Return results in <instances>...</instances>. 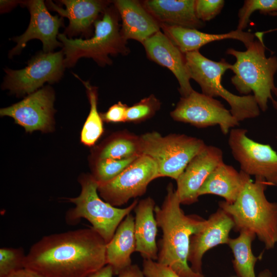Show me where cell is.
<instances>
[{"mask_svg":"<svg viewBox=\"0 0 277 277\" xmlns=\"http://www.w3.org/2000/svg\"><path fill=\"white\" fill-rule=\"evenodd\" d=\"M60 2L65 6V9L51 1H48V6L61 17L68 18L69 24L64 34L69 38L78 34L88 37L92 24L110 4L109 1L98 0H62Z\"/></svg>","mask_w":277,"mask_h":277,"instance_id":"ac0fdd59","label":"cell"},{"mask_svg":"<svg viewBox=\"0 0 277 277\" xmlns=\"http://www.w3.org/2000/svg\"><path fill=\"white\" fill-rule=\"evenodd\" d=\"M113 4L122 19L121 32L125 41L135 39L143 44L160 31V24L140 2L117 0Z\"/></svg>","mask_w":277,"mask_h":277,"instance_id":"ffe728a7","label":"cell"},{"mask_svg":"<svg viewBox=\"0 0 277 277\" xmlns=\"http://www.w3.org/2000/svg\"><path fill=\"white\" fill-rule=\"evenodd\" d=\"M142 270L145 277H181L169 267L152 260L144 259Z\"/></svg>","mask_w":277,"mask_h":277,"instance_id":"d6a6232c","label":"cell"},{"mask_svg":"<svg viewBox=\"0 0 277 277\" xmlns=\"http://www.w3.org/2000/svg\"><path fill=\"white\" fill-rule=\"evenodd\" d=\"M270 15L277 16V12L272 13Z\"/></svg>","mask_w":277,"mask_h":277,"instance_id":"60d3db41","label":"cell"},{"mask_svg":"<svg viewBox=\"0 0 277 277\" xmlns=\"http://www.w3.org/2000/svg\"><path fill=\"white\" fill-rule=\"evenodd\" d=\"M164 33L184 54L199 50L202 46L211 42L233 39L242 42L247 48L254 40L255 34L236 30L222 34H210L197 29L160 24Z\"/></svg>","mask_w":277,"mask_h":277,"instance_id":"d6986e66","label":"cell"},{"mask_svg":"<svg viewBox=\"0 0 277 277\" xmlns=\"http://www.w3.org/2000/svg\"><path fill=\"white\" fill-rule=\"evenodd\" d=\"M142 154L156 163L160 177L176 180L190 161L207 145L201 139L184 134L162 136L153 131L140 136Z\"/></svg>","mask_w":277,"mask_h":277,"instance_id":"ba28073f","label":"cell"},{"mask_svg":"<svg viewBox=\"0 0 277 277\" xmlns=\"http://www.w3.org/2000/svg\"><path fill=\"white\" fill-rule=\"evenodd\" d=\"M148 56L158 64L169 69L177 78L182 97L188 95L193 90L186 65L185 54L160 30L142 44Z\"/></svg>","mask_w":277,"mask_h":277,"instance_id":"e0dca14e","label":"cell"},{"mask_svg":"<svg viewBox=\"0 0 277 277\" xmlns=\"http://www.w3.org/2000/svg\"><path fill=\"white\" fill-rule=\"evenodd\" d=\"M160 102L153 95L141 100L128 107L126 115V122L139 123L153 116L160 107Z\"/></svg>","mask_w":277,"mask_h":277,"instance_id":"4dcf8cb0","label":"cell"},{"mask_svg":"<svg viewBox=\"0 0 277 277\" xmlns=\"http://www.w3.org/2000/svg\"><path fill=\"white\" fill-rule=\"evenodd\" d=\"M224 4L223 0H195V14L203 22L210 21L221 12Z\"/></svg>","mask_w":277,"mask_h":277,"instance_id":"1f68e13d","label":"cell"},{"mask_svg":"<svg viewBox=\"0 0 277 277\" xmlns=\"http://www.w3.org/2000/svg\"><path fill=\"white\" fill-rule=\"evenodd\" d=\"M106 244L92 227L44 236L31 247L24 268L46 277H87L107 265Z\"/></svg>","mask_w":277,"mask_h":277,"instance_id":"6da1fadb","label":"cell"},{"mask_svg":"<svg viewBox=\"0 0 277 277\" xmlns=\"http://www.w3.org/2000/svg\"><path fill=\"white\" fill-rule=\"evenodd\" d=\"M26 255L20 248L3 247L0 249V277H8L24 268Z\"/></svg>","mask_w":277,"mask_h":277,"instance_id":"f546056e","label":"cell"},{"mask_svg":"<svg viewBox=\"0 0 277 277\" xmlns=\"http://www.w3.org/2000/svg\"><path fill=\"white\" fill-rule=\"evenodd\" d=\"M222 150L214 146L206 147L188 163L176 180V192L181 204L197 201L199 190L209 174L223 163Z\"/></svg>","mask_w":277,"mask_h":277,"instance_id":"9a60e30c","label":"cell"},{"mask_svg":"<svg viewBox=\"0 0 277 277\" xmlns=\"http://www.w3.org/2000/svg\"><path fill=\"white\" fill-rule=\"evenodd\" d=\"M141 155L140 136L124 132L113 136L99 149L97 159L122 160Z\"/></svg>","mask_w":277,"mask_h":277,"instance_id":"484cf974","label":"cell"},{"mask_svg":"<svg viewBox=\"0 0 277 277\" xmlns=\"http://www.w3.org/2000/svg\"><path fill=\"white\" fill-rule=\"evenodd\" d=\"M170 115L174 121L198 128L219 125L225 135L240 125L230 110L220 101L194 90L188 95L180 98Z\"/></svg>","mask_w":277,"mask_h":277,"instance_id":"7c38bea8","label":"cell"},{"mask_svg":"<svg viewBox=\"0 0 277 277\" xmlns=\"http://www.w3.org/2000/svg\"><path fill=\"white\" fill-rule=\"evenodd\" d=\"M63 50L56 52H40L22 69L5 68L3 87L17 94H30L46 82H56L63 75L65 68Z\"/></svg>","mask_w":277,"mask_h":277,"instance_id":"30bf717a","label":"cell"},{"mask_svg":"<svg viewBox=\"0 0 277 277\" xmlns=\"http://www.w3.org/2000/svg\"><path fill=\"white\" fill-rule=\"evenodd\" d=\"M249 176L223 162L209 174L201 186L199 195L215 194L232 204L237 199Z\"/></svg>","mask_w":277,"mask_h":277,"instance_id":"603a6c76","label":"cell"},{"mask_svg":"<svg viewBox=\"0 0 277 277\" xmlns=\"http://www.w3.org/2000/svg\"><path fill=\"white\" fill-rule=\"evenodd\" d=\"M256 39L241 51L228 48L227 54L236 58L231 70L234 73L231 82L242 94L249 95L253 92L260 109L266 111L269 100L273 98L272 91L275 87L274 77L277 72V57H266L263 32L255 34Z\"/></svg>","mask_w":277,"mask_h":277,"instance_id":"277c9868","label":"cell"},{"mask_svg":"<svg viewBox=\"0 0 277 277\" xmlns=\"http://www.w3.org/2000/svg\"><path fill=\"white\" fill-rule=\"evenodd\" d=\"M21 1H1V12H6L14 8L18 4H21Z\"/></svg>","mask_w":277,"mask_h":277,"instance_id":"74e56055","label":"cell"},{"mask_svg":"<svg viewBox=\"0 0 277 277\" xmlns=\"http://www.w3.org/2000/svg\"><path fill=\"white\" fill-rule=\"evenodd\" d=\"M146 10L159 24L197 29L205 26L195 12V0H147Z\"/></svg>","mask_w":277,"mask_h":277,"instance_id":"44dd1931","label":"cell"},{"mask_svg":"<svg viewBox=\"0 0 277 277\" xmlns=\"http://www.w3.org/2000/svg\"><path fill=\"white\" fill-rule=\"evenodd\" d=\"M118 277H145L143 270L136 264H131L117 275Z\"/></svg>","mask_w":277,"mask_h":277,"instance_id":"e575fe53","label":"cell"},{"mask_svg":"<svg viewBox=\"0 0 277 277\" xmlns=\"http://www.w3.org/2000/svg\"><path fill=\"white\" fill-rule=\"evenodd\" d=\"M138 156L122 160L97 159L92 175L99 184L108 182L122 173Z\"/></svg>","mask_w":277,"mask_h":277,"instance_id":"83f0119b","label":"cell"},{"mask_svg":"<svg viewBox=\"0 0 277 277\" xmlns=\"http://www.w3.org/2000/svg\"></svg>","mask_w":277,"mask_h":277,"instance_id":"b9f144b4","label":"cell"},{"mask_svg":"<svg viewBox=\"0 0 277 277\" xmlns=\"http://www.w3.org/2000/svg\"><path fill=\"white\" fill-rule=\"evenodd\" d=\"M234 227L231 217L221 208L212 214L205 226L190 238L188 262L191 268L199 274L202 272V259L209 249L220 244H227L229 233Z\"/></svg>","mask_w":277,"mask_h":277,"instance_id":"2e32d148","label":"cell"},{"mask_svg":"<svg viewBox=\"0 0 277 277\" xmlns=\"http://www.w3.org/2000/svg\"><path fill=\"white\" fill-rule=\"evenodd\" d=\"M21 4L28 8L30 12V23L23 34L14 38L16 45L9 51V57L19 54L27 43L33 39L42 42L43 52L45 53L52 52L56 47L63 46L56 38L59 28L64 25L63 17L52 15L42 0L21 1Z\"/></svg>","mask_w":277,"mask_h":277,"instance_id":"4fadbf2b","label":"cell"},{"mask_svg":"<svg viewBox=\"0 0 277 277\" xmlns=\"http://www.w3.org/2000/svg\"><path fill=\"white\" fill-rule=\"evenodd\" d=\"M258 277H272V274L270 270L265 269L259 273Z\"/></svg>","mask_w":277,"mask_h":277,"instance_id":"ab89813d","label":"cell"},{"mask_svg":"<svg viewBox=\"0 0 277 277\" xmlns=\"http://www.w3.org/2000/svg\"><path fill=\"white\" fill-rule=\"evenodd\" d=\"M185 56L190 78L199 85L202 93L224 99L230 106L231 114L239 122L260 115V109L253 95H236L223 86L222 75L231 69V64L224 58L219 62L212 61L199 50L187 52Z\"/></svg>","mask_w":277,"mask_h":277,"instance_id":"8992f818","label":"cell"},{"mask_svg":"<svg viewBox=\"0 0 277 277\" xmlns=\"http://www.w3.org/2000/svg\"><path fill=\"white\" fill-rule=\"evenodd\" d=\"M268 185L261 177L253 182L249 176L234 203L221 201L219 206L231 217L235 229L253 232L270 249L277 243V203L267 199Z\"/></svg>","mask_w":277,"mask_h":277,"instance_id":"3957f363","label":"cell"},{"mask_svg":"<svg viewBox=\"0 0 277 277\" xmlns=\"http://www.w3.org/2000/svg\"><path fill=\"white\" fill-rule=\"evenodd\" d=\"M155 203L148 197L138 202L134 209L135 251L145 260H157L159 252L156 238L157 224L154 214Z\"/></svg>","mask_w":277,"mask_h":277,"instance_id":"7402d4cb","label":"cell"},{"mask_svg":"<svg viewBox=\"0 0 277 277\" xmlns=\"http://www.w3.org/2000/svg\"><path fill=\"white\" fill-rule=\"evenodd\" d=\"M176 190L172 183L161 206H156L154 214L162 231L157 262L168 266L181 277H204L188 265L191 236L201 230L207 220L195 215H186L181 207Z\"/></svg>","mask_w":277,"mask_h":277,"instance_id":"7a4b0ae2","label":"cell"},{"mask_svg":"<svg viewBox=\"0 0 277 277\" xmlns=\"http://www.w3.org/2000/svg\"><path fill=\"white\" fill-rule=\"evenodd\" d=\"M128 107L121 102L111 106L101 115L103 121L107 123L126 122V112Z\"/></svg>","mask_w":277,"mask_h":277,"instance_id":"836d02e7","label":"cell"},{"mask_svg":"<svg viewBox=\"0 0 277 277\" xmlns=\"http://www.w3.org/2000/svg\"><path fill=\"white\" fill-rule=\"evenodd\" d=\"M135 249L134 217L130 213L122 221L106 244V264L112 267L114 275H118L132 264L131 255Z\"/></svg>","mask_w":277,"mask_h":277,"instance_id":"cb8c5ba5","label":"cell"},{"mask_svg":"<svg viewBox=\"0 0 277 277\" xmlns=\"http://www.w3.org/2000/svg\"><path fill=\"white\" fill-rule=\"evenodd\" d=\"M272 93L274 94L276 97V99L273 98L271 100L272 106L277 113V87L275 86L272 89Z\"/></svg>","mask_w":277,"mask_h":277,"instance_id":"f35d334b","label":"cell"},{"mask_svg":"<svg viewBox=\"0 0 277 277\" xmlns=\"http://www.w3.org/2000/svg\"><path fill=\"white\" fill-rule=\"evenodd\" d=\"M79 182L81 193L77 197L68 199L75 207L66 213V221L68 224H75L80 219H85L107 243L122 221L134 210L138 201L134 200L126 208H119L101 199L98 194L99 184L93 175H83Z\"/></svg>","mask_w":277,"mask_h":277,"instance_id":"52a82bcc","label":"cell"},{"mask_svg":"<svg viewBox=\"0 0 277 277\" xmlns=\"http://www.w3.org/2000/svg\"><path fill=\"white\" fill-rule=\"evenodd\" d=\"M113 275L112 267L109 265H106L87 277H113Z\"/></svg>","mask_w":277,"mask_h":277,"instance_id":"8d00e7d4","label":"cell"},{"mask_svg":"<svg viewBox=\"0 0 277 277\" xmlns=\"http://www.w3.org/2000/svg\"><path fill=\"white\" fill-rule=\"evenodd\" d=\"M73 74L85 87L90 105L89 113L81 132V140L85 145L91 146L95 143L103 132V120L97 107V88L91 86L89 81H84L76 74Z\"/></svg>","mask_w":277,"mask_h":277,"instance_id":"4316f807","label":"cell"},{"mask_svg":"<svg viewBox=\"0 0 277 277\" xmlns=\"http://www.w3.org/2000/svg\"><path fill=\"white\" fill-rule=\"evenodd\" d=\"M54 94L49 86L28 94L21 101L0 110L1 116L12 117L27 132L51 130L54 112Z\"/></svg>","mask_w":277,"mask_h":277,"instance_id":"5bb4252c","label":"cell"},{"mask_svg":"<svg viewBox=\"0 0 277 277\" xmlns=\"http://www.w3.org/2000/svg\"><path fill=\"white\" fill-rule=\"evenodd\" d=\"M118 13L114 6L107 7L101 19L95 21L94 34L90 38H69L59 33L63 44L65 68L74 66L81 57L92 58L100 66L111 63L108 55L127 52L126 41L118 25Z\"/></svg>","mask_w":277,"mask_h":277,"instance_id":"5b68a950","label":"cell"},{"mask_svg":"<svg viewBox=\"0 0 277 277\" xmlns=\"http://www.w3.org/2000/svg\"><path fill=\"white\" fill-rule=\"evenodd\" d=\"M255 236L250 231L241 230L238 237L229 240L227 244L234 256L233 267L239 277H256L254 266L258 258L253 255L251 249Z\"/></svg>","mask_w":277,"mask_h":277,"instance_id":"d4e9b609","label":"cell"},{"mask_svg":"<svg viewBox=\"0 0 277 277\" xmlns=\"http://www.w3.org/2000/svg\"><path fill=\"white\" fill-rule=\"evenodd\" d=\"M158 177L155 162L142 154L115 178L99 184L98 192L104 201L117 207L144 194L149 184Z\"/></svg>","mask_w":277,"mask_h":277,"instance_id":"9c48e42d","label":"cell"},{"mask_svg":"<svg viewBox=\"0 0 277 277\" xmlns=\"http://www.w3.org/2000/svg\"><path fill=\"white\" fill-rule=\"evenodd\" d=\"M247 130H230L228 144L241 170L249 175L277 185V152L268 144L256 142L247 135Z\"/></svg>","mask_w":277,"mask_h":277,"instance_id":"8fae6325","label":"cell"},{"mask_svg":"<svg viewBox=\"0 0 277 277\" xmlns=\"http://www.w3.org/2000/svg\"><path fill=\"white\" fill-rule=\"evenodd\" d=\"M259 11L262 14L277 12V0H246L238 12L237 30L243 31L248 26L251 14Z\"/></svg>","mask_w":277,"mask_h":277,"instance_id":"f1b7e54d","label":"cell"},{"mask_svg":"<svg viewBox=\"0 0 277 277\" xmlns=\"http://www.w3.org/2000/svg\"><path fill=\"white\" fill-rule=\"evenodd\" d=\"M8 277H46L35 271L27 268H24L14 273Z\"/></svg>","mask_w":277,"mask_h":277,"instance_id":"d590c367","label":"cell"}]
</instances>
